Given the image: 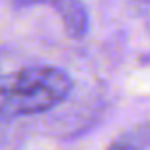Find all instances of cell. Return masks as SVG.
<instances>
[{"label": "cell", "mask_w": 150, "mask_h": 150, "mask_svg": "<svg viewBox=\"0 0 150 150\" xmlns=\"http://www.w3.org/2000/svg\"><path fill=\"white\" fill-rule=\"evenodd\" d=\"M72 89V80L63 69L46 65L23 67L11 72L6 91V110L11 116H30L57 106Z\"/></svg>", "instance_id": "obj_1"}, {"label": "cell", "mask_w": 150, "mask_h": 150, "mask_svg": "<svg viewBox=\"0 0 150 150\" xmlns=\"http://www.w3.org/2000/svg\"><path fill=\"white\" fill-rule=\"evenodd\" d=\"M21 4H50L61 13L67 33L72 38H80L88 30V13L80 0H19Z\"/></svg>", "instance_id": "obj_2"}, {"label": "cell", "mask_w": 150, "mask_h": 150, "mask_svg": "<svg viewBox=\"0 0 150 150\" xmlns=\"http://www.w3.org/2000/svg\"><path fill=\"white\" fill-rule=\"evenodd\" d=\"M150 146V124H139L120 135L108 150H144Z\"/></svg>", "instance_id": "obj_3"}, {"label": "cell", "mask_w": 150, "mask_h": 150, "mask_svg": "<svg viewBox=\"0 0 150 150\" xmlns=\"http://www.w3.org/2000/svg\"><path fill=\"white\" fill-rule=\"evenodd\" d=\"M139 2H144V4H150V0H139Z\"/></svg>", "instance_id": "obj_4"}]
</instances>
